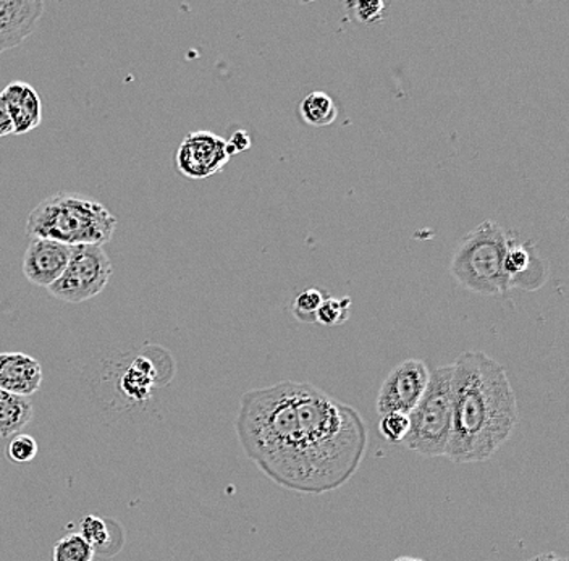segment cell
<instances>
[{
	"instance_id": "6da1fadb",
	"label": "cell",
	"mask_w": 569,
	"mask_h": 561,
	"mask_svg": "<svg viewBox=\"0 0 569 561\" xmlns=\"http://www.w3.org/2000/svg\"><path fill=\"white\" fill-rule=\"evenodd\" d=\"M234 431L244 454L273 484L322 495L343 488L369 445L365 418L308 382L282 381L249 390Z\"/></svg>"
},
{
	"instance_id": "7a4b0ae2",
	"label": "cell",
	"mask_w": 569,
	"mask_h": 561,
	"mask_svg": "<svg viewBox=\"0 0 569 561\" xmlns=\"http://www.w3.org/2000/svg\"><path fill=\"white\" fill-rule=\"evenodd\" d=\"M453 425L445 457L455 464L486 463L515 434L518 399L507 369L480 350L453 362Z\"/></svg>"
},
{
	"instance_id": "3957f363",
	"label": "cell",
	"mask_w": 569,
	"mask_h": 561,
	"mask_svg": "<svg viewBox=\"0 0 569 561\" xmlns=\"http://www.w3.org/2000/svg\"><path fill=\"white\" fill-rule=\"evenodd\" d=\"M116 229L117 218L104 204L78 193H56L46 198L27 220L31 240L46 238L69 247H104L112 240Z\"/></svg>"
},
{
	"instance_id": "277c9868",
	"label": "cell",
	"mask_w": 569,
	"mask_h": 561,
	"mask_svg": "<svg viewBox=\"0 0 569 561\" xmlns=\"http://www.w3.org/2000/svg\"><path fill=\"white\" fill-rule=\"evenodd\" d=\"M508 233L493 220L472 229L455 251L450 273L462 289L480 297H500L510 291L505 276Z\"/></svg>"
},
{
	"instance_id": "5b68a950",
	"label": "cell",
	"mask_w": 569,
	"mask_h": 561,
	"mask_svg": "<svg viewBox=\"0 0 569 561\" xmlns=\"http://www.w3.org/2000/svg\"><path fill=\"white\" fill-rule=\"evenodd\" d=\"M453 364L430 371L429 383L422 399L409 417V434L403 445L426 458L445 457L453 425L451 399Z\"/></svg>"
},
{
	"instance_id": "8992f818",
	"label": "cell",
	"mask_w": 569,
	"mask_h": 561,
	"mask_svg": "<svg viewBox=\"0 0 569 561\" xmlns=\"http://www.w3.org/2000/svg\"><path fill=\"white\" fill-rule=\"evenodd\" d=\"M112 273V261L104 248L99 244H81L71 248L66 271L48 290L57 300L83 303L104 291Z\"/></svg>"
},
{
	"instance_id": "52a82bcc",
	"label": "cell",
	"mask_w": 569,
	"mask_h": 561,
	"mask_svg": "<svg viewBox=\"0 0 569 561\" xmlns=\"http://www.w3.org/2000/svg\"><path fill=\"white\" fill-rule=\"evenodd\" d=\"M429 378L430 369L426 361L411 358L395 365L380 385L376 400L377 413L380 417L411 413L425 395Z\"/></svg>"
},
{
	"instance_id": "ba28073f",
	"label": "cell",
	"mask_w": 569,
	"mask_h": 561,
	"mask_svg": "<svg viewBox=\"0 0 569 561\" xmlns=\"http://www.w3.org/2000/svg\"><path fill=\"white\" fill-rule=\"evenodd\" d=\"M231 156L227 140L209 130L191 131L176 151V167L190 180H204L222 172Z\"/></svg>"
},
{
	"instance_id": "9c48e42d",
	"label": "cell",
	"mask_w": 569,
	"mask_h": 561,
	"mask_svg": "<svg viewBox=\"0 0 569 561\" xmlns=\"http://www.w3.org/2000/svg\"><path fill=\"white\" fill-rule=\"evenodd\" d=\"M505 276L510 290L533 291L546 285L549 269L532 241L521 240L516 233H508Z\"/></svg>"
},
{
	"instance_id": "30bf717a",
	"label": "cell",
	"mask_w": 569,
	"mask_h": 561,
	"mask_svg": "<svg viewBox=\"0 0 569 561\" xmlns=\"http://www.w3.org/2000/svg\"><path fill=\"white\" fill-rule=\"evenodd\" d=\"M167 357L162 348H152V351L137 354L133 360L128 361L123 371L117 378V387L123 399L131 403H146L152 399V393L163 381V369L159 362Z\"/></svg>"
},
{
	"instance_id": "8fae6325",
	"label": "cell",
	"mask_w": 569,
	"mask_h": 561,
	"mask_svg": "<svg viewBox=\"0 0 569 561\" xmlns=\"http://www.w3.org/2000/svg\"><path fill=\"white\" fill-rule=\"evenodd\" d=\"M71 248L59 241L34 238L24 251L21 271L34 287L49 289L59 280L69 264Z\"/></svg>"
},
{
	"instance_id": "7c38bea8",
	"label": "cell",
	"mask_w": 569,
	"mask_h": 561,
	"mask_svg": "<svg viewBox=\"0 0 569 561\" xmlns=\"http://www.w3.org/2000/svg\"><path fill=\"white\" fill-rule=\"evenodd\" d=\"M42 13L41 0H0V54L33 34Z\"/></svg>"
},
{
	"instance_id": "4fadbf2b",
	"label": "cell",
	"mask_w": 569,
	"mask_h": 561,
	"mask_svg": "<svg viewBox=\"0 0 569 561\" xmlns=\"http://www.w3.org/2000/svg\"><path fill=\"white\" fill-rule=\"evenodd\" d=\"M44 379L41 362L20 351L0 353V390L30 399Z\"/></svg>"
},
{
	"instance_id": "5bb4252c",
	"label": "cell",
	"mask_w": 569,
	"mask_h": 561,
	"mask_svg": "<svg viewBox=\"0 0 569 561\" xmlns=\"http://www.w3.org/2000/svg\"><path fill=\"white\" fill-rule=\"evenodd\" d=\"M12 119L13 134H27L41 126L42 101L38 91L24 81H13L0 92Z\"/></svg>"
},
{
	"instance_id": "9a60e30c",
	"label": "cell",
	"mask_w": 569,
	"mask_h": 561,
	"mask_svg": "<svg viewBox=\"0 0 569 561\" xmlns=\"http://www.w3.org/2000/svg\"><path fill=\"white\" fill-rule=\"evenodd\" d=\"M78 534L94 549L96 553H101V555H113L116 553L112 549L113 543L122 549L124 542L122 525L116 520L94 517V514L81 518Z\"/></svg>"
},
{
	"instance_id": "2e32d148",
	"label": "cell",
	"mask_w": 569,
	"mask_h": 561,
	"mask_svg": "<svg viewBox=\"0 0 569 561\" xmlns=\"http://www.w3.org/2000/svg\"><path fill=\"white\" fill-rule=\"evenodd\" d=\"M33 417L34 407L30 399L0 390V437L2 439L20 434Z\"/></svg>"
},
{
	"instance_id": "e0dca14e",
	"label": "cell",
	"mask_w": 569,
	"mask_h": 561,
	"mask_svg": "<svg viewBox=\"0 0 569 561\" xmlns=\"http://www.w3.org/2000/svg\"><path fill=\"white\" fill-rule=\"evenodd\" d=\"M300 116L308 126L323 128L332 126L338 117L336 101L327 92L312 91L300 102Z\"/></svg>"
},
{
	"instance_id": "ac0fdd59",
	"label": "cell",
	"mask_w": 569,
	"mask_h": 561,
	"mask_svg": "<svg viewBox=\"0 0 569 561\" xmlns=\"http://www.w3.org/2000/svg\"><path fill=\"white\" fill-rule=\"evenodd\" d=\"M96 552L78 532H70L56 542L52 561H92Z\"/></svg>"
},
{
	"instance_id": "d6986e66",
	"label": "cell",
	"mask_w": 569,
	"mask_h": 561,
	"mask_svg": "<svg viewBox=\"0 0 569 561\" xmlns=\"http://www.w3.org/2000/svg\"><path fill=\"white\" fill-rule=\"evenodd\" d=\"M350 297H330L327 294L326 300L320 304L318 314H316V324L323 327H337L345 324L351 315Z\"/></svg>"
},
{
	"instance_id": "ffe728a7",
	"label": "cell",
	"mask_w": 569,
	"mask_h": 561,
	"mask_svg": "<svg viewBox=\"0 0 569 561\" xmlns=\"http://www.w3.org/2000/svg\"><path fill=\"white\" fill-rule=\"evenodd\" d=\"M327 294H329L327 291L315 289V287L302 290L291 304V312H293L295 318L305 322V324H316V314H318L320 304L326 300Z\"/></svg>"
},
{
	"instance_id": "44dd1931",
	"label": "cell",
	"mask_w": 569,
	"mask_h": 561,
	"mask_svg": "<svg viewBox=\"0 0 569 561\" xmlns=\"http://www.w3.org/2000/svg\"><path fill=\"white\" fill-rule=\"evenodd\" d=\"M6 457L12 463H31L38 457V442L28 434H17L9 440L6 447Z\"/></svg>"
},
{
	"instance_id": "7402d4cb",
	"label": "cell",
	"mask_w": 569,
	"mask_h": 561,
	"mask_svg": "<svg viewBox=\"0 0 569 561\" xmlns=\"http://www.w3.org/2000/svg\"><path fill=\"white\" fill-rule=\"evenodd\" d=\"M380 434L387 442L400 445L409 434V417L403 413L383 414L379 422Z\"/></svg>"
},
{
	"instance_id": "603a6c76",
	"label": "cell",
	"mask_w": 569,
	"mask_h": 561,
	"mask_svg": "<svg viewBox=\"0 0 569 561\" xmlns=\"http://www.w3.org/2000/svg\"><path fill=\"white\" fill-rule=\"evenodd\" d=\"M389 7V3L380 2V0H376V2L347 3L348 12L355 17V20H358L359 23L368 24V27L382 23Z\"/></svg>"
},
{
	"instance_id": "cb8c5ba5",
	"label": "cell",
	"mask_w": 569,
	"mask_h": 561,
	"mask_svg": "<svg viewBox=\"0 0 569 561\" xmlns=\"http://www.w3.org/2000/svg\"><path fill=\"white\" fill-rule=\"evenodd\" d=\"M227 146H229L230 156L233 158V156L248 151L251 148V137H249L247 131H234L230 140H227Z\"/></svg>"
},
{
	"instance_id": "d4e9b609",
	"label": "cell",
	"mask_w": 569,
	"mask_h": 561,
	"mask_svg": "<svg viewBox=\"0 0 569 561\" xmlns=\"http://www.w3.org/2000/svg\"><path fill=\"white\" fill-rule=\"evenodd\" d=\"M9 134H13L12 119H10L9 110L0 98V138L9 137Z\"/></svg>"
},
{
	"instance_id": "484cf974",
	"label": "cell",
	"mask_w": 569,
	"mask_h": 561,
	"mask_svg": "<svg viewBox=\"0 0 569 561\" xmlns=\"http://www.w3.org/2000/svg\"><path fill=\"white\" fill-rule=\"evenodd\" d=\"M525 561H568L567 557L558 555L555 552L539 553V555L532 557V559Z\"/></svg>"
},
{
	"instance_id": "4316f807",
	"label": "cell",
	"mask_w": 569,
	"mask_h": 561,
	"mask_svg": "<svg viewBox=\"0 0 569 561\" xmlns=\"http://www.w3.org/2000/svg\"><path fill=\"white\" fill-rule=\"evenodd\" d=\"M393 561H426V560L418 559V557H398V559H395Z\"/></svg>"
}]
</instances>
